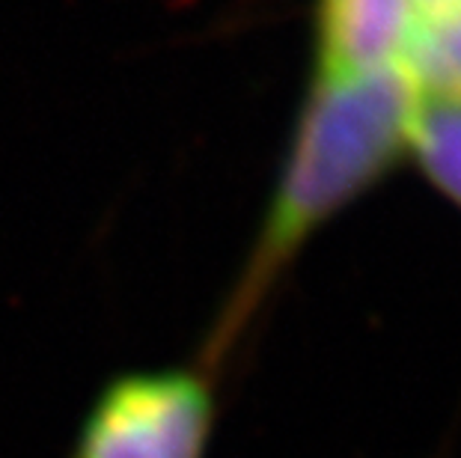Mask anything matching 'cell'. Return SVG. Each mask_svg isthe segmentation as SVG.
I'll use <instances>...</instances> for the list:
<instances>
[{"mask_svg":"<svg viewBox=\"0 0 461 458\" xmlns=\"http://www.w3.org/2000/svg\"><path fill=\"white\" fill-rule=\"evenodd\" d=\"M414 104L417 90L402 66L351 77L316 75L250 262L203 348L205 364L221 366L303 241L408 152Z\"/></svg>","mask_w":461,"mask_h":458,"instance_id":"obj_1","label":"cell"},{"mask_svg":"<svg viewBox=\"0 0 461 458\" xmlns=\"http://www.w3.org/2000/svg\"><path fill=\"white\" fill-rule=\"evenodd\" d=\"M218 366L129 369L95 393L66 458H209Z\"/></svg>","mask_w":461,"mask_h":458,"instance_id":"obj_2","label":"cell"},{"mask_svg":"<svg viewBox=\"0 0 461 458\" xmlns=\"http://www.w3.org/2000/svg\"><path fill=\"white\" fill-rule=\"evenodd\" d=\"M417 18V0H319V75L402 66Z\"/></svg>","mask_w":461,"mask_h":458,"instance_id":"obj_3","label":"cell"},{"mask_svg":"<svg viewBox=\"0 0 461 458\" xmlns=\"http://www.w3.org/2000/svg\"><path fill=\"white\" fill-rule=\"evenodd\" d=\"M408 152L423 173L461 206V95H420L411 120Z\"/></svg>","mask_w":461,"mask_h":458,"instance_id":"obj_4","label":"cell"},{"mask_svg":"<svg viewBox=\"0 0 461 458\" xmlns=\"http://www.w3.org/2000/svg\"><path fill=\"white\" fill-rule=\"evenodd\" d=\"M402 69L420 95H461V9L417 18Z\"/></svg>","mask_w":461,"mask_h":458,"instance_id":"obj_5","label":"cell"},{"mask_svg":"<svg viewBox=\"0 0 461 458\" xmlns=\"http://www.w3.org/2000/svg\"><path fill=\"white\" fill-rule=\"evenodd\" d=\"M456 9H461V0H417V13H420V18L447 15V13H456Z\"/></svg>","mask_w":461,"mask_h":458,"instance_id":"obj_6","label":"cell"}]
</instances>
